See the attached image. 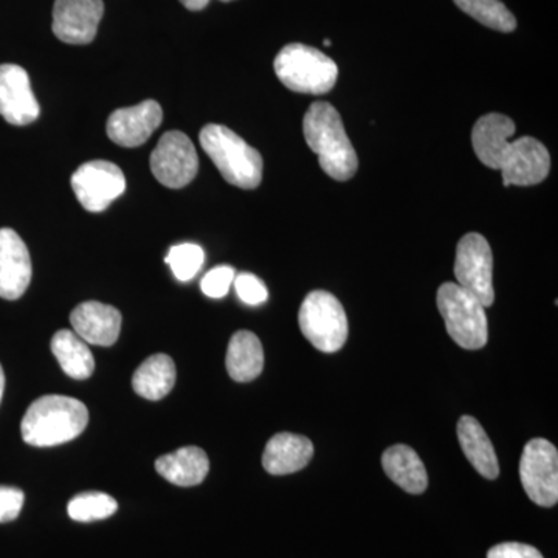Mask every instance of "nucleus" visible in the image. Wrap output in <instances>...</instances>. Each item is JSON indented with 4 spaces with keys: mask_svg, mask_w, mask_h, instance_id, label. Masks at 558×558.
<instances>
[{
    "mask_svg": "<svg viewBox=\"0 0 558 558\" xmlns=\"http://www.w3.org/2000/svg\"><path fill=\"white\" fill-rule=\"evenodd\" d=\"M304 138L318 156L322 170L339 182L354 178L357 153L349 140L339 110L325 101L312 102L303 119Z\"/></svg>",
    "mask_w": 558,
    "mask_h": 558,
    "instance_id": "1",
    "label": "nucleus"
},
{
    "mask_svg": "<svg viewBox=\"0 0 558 558\" xmlns=\"http://www.w3.org/2000/svg\"><path fill=\"white\" fill-rule=\"evenodd\" d=\"M89 413L80 400L68 396H44L28 407L22 418V439L33 447H54L78 438Z\"/></svg>",
    "mask_w": 558,
    "mask_h": 558,
    "instance_id": "2",
    "label": "nucleus"
},
{
    "mask_svg": "<svg viewBox=\"0 0 558 558\" xmlns=\"http://www.w3.org/2000/svg\"><path fill=\"white\" fill-rule=\"evenodd\" d=\"M199 140L202 148L230 185L242 190L258 189L263 180V157L236 132L222 124H207L201 131Z\"/></svg>",
    "mask_w": 558,
    "mask_h": 558,
    "instance_id": "3",
    "label": "nucleus"
},
{
    "mask_svg": "<svg viewBox=\"0 0 558 558\" xmlns=\"http://www.w3.org/2000/svg\"><path fill=\"white\" fill-rule=\"evenodd\" d=\"M278 80L296 94L325 95L333 89L339 68L328 54L304 44H289L274 62Z\"/></svg>",
    "mask_w": 558,
    "mask_h": 558,
    "instance_id": "4",
    "label": "nucleus"
},
{
    "mask_svg": "<svg viewBox=\"0 0 558 558\" xmlns=\"http://www.w3.org/2000/svg\"><path fill=\"white\" fill-rule=\"evenodd\" d=\"M438 310L454 343L470 351L486 347V307L473 293L457 282H446L438 290Z\"/></svg>",
    "mask_w": 558,
    "mask_h": 558,
    "instance_id": "5",
    "label": "nucleus"
},
{
    "mask_svg": "<svg viewBox=\"0 0 558 558\" xmlns=\"http://www.w3.org/2000/svg\"><path fill=\"white\" fill-rule=\"evenodd\" d=\"M300 329L318 351H340L348 340L347 312L332 293L314 290L301 304Z\"/></svg>",
    "mask_w": 558,
    "mask_h": 558,
    "instance_id": "6",
    "label": "nucleus"
},
{
    "mask_svg": "<svg viewBox=\"0 0 558 558\" xmlns=\"http://www.w3.org/2000/svg\"><path fill=\"white\" fill-rule=\"evenodd\" d=\"M492 170L501 171L502 183L509 186L538 185L548 178L550 156L546 146L534 137L506 142L495 157Z\"/></svg>",
    "mask_w": 558,
    "mask_h": 558,
    "instance_id": "7",
    "label": "nucleus"
},
{
    "mask_svg": "<svg viewBox=\"0 0 558 558\" xmlns=\"http://www.w3.org/2000/svg\"><path fill=\"white\" fill-rule=\"evenodd\" d=\"M520 478L527 497L553 508L558 501V451L549 440H529L520 461Z\"/></svg>",
    "mask_w": 558,
    "mask_h": 558,
    "instance_id": "8",
    "label": "nucleus"
},
{
    "mask_svg": "<svg viewBox=\"0 0 558 558\" xmlns=\"http://www.w3.org/2000/svg\"><path fill=\"white\" fill-rule=\"evenodd\" d=\"M494 255L486 238L480 233H469L459 241L454 277L458 284L476 296L484 307H490L495 301Z\"/></svg>",
    "mask_w": 558,
    "mask_h": 558,
    "instance_id": "9",
    "label": "nucleus"
},
{
    "mask_svg": "<svg viewBox=\"0 0 558 558\" xmlns=\"http://www.w3.org/2000/svg\"><path fill=\"white\" fill-rule=\"evenodd\" d=\"M150 171L167 189L179 190L190 185L199 171V157L189 135L167 132L150 154Z\"/></svg>",
    "mask_w": 558,
    "mask_h": 558,
    "instance_id": "10",
    "label": "nucleus"
},
{
    "mask_svg": "<svg viewBox=\"0 0 558 558\" xmlns=\"http://www.w3.org/2000/svg\"><path fill=\"white\" fill-rule=\"evenodd\" d=\"M70 183L76 199L90 213L105 211L126 190L123 171L116 163L106 160L81 165L73 172Z\"/></svg>",
    "mask_w": 558,
    "mask_h": 558,
    "instance_id": "11",
    "label": "nucleus"
},
{
    "mask_svg": "<svg viewBox=\"0 0 558 558\" xmlns=\"http://www.w3.org/2000/svg\"><path fill=\"white\" fill-rule=\"evenodd\" d=\"M102 14V0H57L51 31L62 43L86 46L97 36Z\"/></svg>",
    "mask_w": 558,
    "mask_h": 558,
    "instance_id": "12",
    "label": "nucleus"
},
{
    "mask_svg": "<svg viewBox=\"0 0 558 558\" xmlns=\"http://www.w3.org/2000/svg\"><path fill=\"white\" fill-rule=\"evenodd\" d=\"M39 112L28 73L21 65H0V116L14 126H27Z\"/></svg>",
    "mask_w": 558,
    "mask_h": 558,
    "instance_id": "13",
    "label": "nucleus"
},
{
    "mask_svg": "<svg viewBox=\"0 0 558 558\" xmlns=\"http://www.w3.org/2000/svg\"><path fill=\"white\" fill-rule=\"evenodd\" d=\"M163 110L154 100L140 102L132 108L117 109L108 120L109 138L123 148H137L148 142L153 132L160 126Z\"/></svg>",
    "mask_w": 558,
    "mask_h": 558,
    "instance_id": "14",
    "label": "nucleus"
},
{
    "mask_svg": "<svg viewBox=\"0 0 558 558\" xmlns=\"http://www.w3.org/2000/svg\"><path fill=\"white\" fill-rule=\"evenodd\" d=\"M31 281L32 259L27 245L16 231L0 230V299H21Z\"/></svg>",
    "mask_w": 558,
    "mask_h": 558,
    "instance_id": "15",
    "label": "nucleus"
},
{
    "mask_svg": "<svg viewBox=\"0 0 558 558\" xmlns=\"http://www.w3.org/2000/svg\"><path fill=\"white\" fill-rule=\"evenodd\" d=\"M76 336L95 347H112L119 340L121 314L116 307L98 301L80 304L70 314Z\"/></svg>",
    "mask_w": 558,
    "mask_h": 558,
    "instance_id": "16",
    "label": "nucleus"
},
{
    "mask_svg": "<svg viewBox=\"0 0 558 558\" xmlns=\"http://www.w3.org/2000/svg\"><path fill=\"white\" fill-rule=\"evenodd\" d=\"M314 458V444L304 436L278 433L267 442L263 465L270 475H290L300 472Z\"/></svg>",
    "mask_w": 558,
    "mask_h": 558,
    "instance_id": "17",
    "label": "nucleus"
},
{
    "mask_svg": "<svg viewBox=\"0 0 558 558\" xmlns=\"http://www.w3.org/2000/svg\"><path fill=\"white\" fill-rule=\"evenodd\" d=\"M156 470L175 486L193 487L207 478L209 461L199 447H182L157 459Z\"/></svg>",
    "mask_w": 558,
    "mask_h": 558,
    "instance_id": "18",
    "label": "nucleus"
},
{
    "mask_svg": "<svg viewBox=\"0 0 558 558\" xmlns=\"http://www.w3.org/2000/svg\"><path fill=\"white\" fill-rule=\"evenodd\" d=\"M457 429L459 444L470 464L484 478L497 480L499 475L497 453L483 425L475 417L462 416L459 418Z\"/></svg>",
    "mask_w": 558,
    "mask_h": 558,
    "instance_id": "19",
    "label": "nucleus"
},
{
    "mask_svg": "<svg viewBox=\"0 0 558 558\" xmlns=\"http://www.w3.org/2000/svg\"><path fill=\"white\" fill-rule=\"evenodd\" d=\"M381 468L387 473L388 478L409 494H424L428 486L427 470L424 462L421 461L416 451L409 446L389 447L381 457Z\"/></svg>",
    "mask_w": 558,
    "mask_h": 558,
    "instance_id": "20",
    "label": "nucleus"
},
{
    "mask_svg": "<svg viewBox=\"0 0 558 558\" xmlns=\"http://www.w3.org/2000/svg\"><path fill=\"white\" fill-rule=\"evenodd\" d=\"M226 365L234 381L245 384L259 377L264 368V349L258 337L248 330L234 333L227 351Z\"/></svg>",
    "mask_w": 558,
    "mask_h": 558,
    "instance_id": "21",
    "label": "nucleus"
},
{
    "mask_svg": "<svg viewBox=\"0 0 558 558\" xmlns=\"http://www.w3.org/2000/svg\"><path fill=\"white\" fill-rule=\"evenodd\" d=\"M175 384V365L170 355L156 354L146 359L132 377V387L140 398H167Z\"/></svg>",
    "mask_w": 558,
    "mask_h": 558,
    "instance_id": "22",
    "label": "nucleus"
},
{
    "mask_svg": "<svg viewBox=\"0 0 558 558\" xmlns=\"http://www.w3.org/2000/svg\"><path fill=\"white\" fill-rule=\"evenodd\" d=\"M51 352L62 371L75 380L89 379L95 369V360L86 341L72 330L62 329L51 339Z\"/></svg>",
    "mask_w": 558,
    "mask_h": 558,
    "instance_id": "23",
    "label": "nucleus"
},
{
    "mask_svg": "<svg viewBox=\"0 0 558 558\" xmlns=\"http://www.w3.org/2000/svg\"><path fill=\"white\" fill-rule=\"evenodd\" d=\"M465 14L492 31L510 33L517 28V20L501 0H454Z\"/></svg>",
    "mask_w": 558,
    "mask_h": 558,
    "instance_id": "24",
    "label": "nucleus"
},
{
    "mask_svg": "<svg viewBox=\"0 0 558 558\" xmlns=\"http://www.w3.org/2000/svg\"><path fill=\"white\" fill-rule=\"evenodd\" d=\"M117 509H119V505L116 499L108 494H101V492L76 495L68 506L70 519L80 521V523L109 519L117 512Z\"/></svg>",
    "mask_w": 558,
    "mask_h": 558,
    "instance_id": "25",
    "label": "nucleus"
},
{
    "mask_svg": "<svg viewBox=\"0 0 558 558\" xmlns=\"http://www.w3.org/2000/svg\"><path fill=\"white\" fill-rule=\"evenodd\" d=\"M165 263L171 267L179 281H191L199 274L205 263L204 248L196 244H179L170 248Z\"/></svg>",
    "mask_w": 558,
    "mask_h": 558,
    "instance_id": "26",
    "label": "nucleus"
},
{
    "mask_svg": "<svg viewBox=\"0 0 558 558\" xmlns=\"http://www.w3.org/2000/svg\"><path fill=\"white\" fill-rule=\"evenodd\" d=\"M234 281V269L230 266H219L209 270L201 282L202 292L209 299H223L230 292Z\"/></svg>",
    "mask_w": 558,
    "mask_h": 558,
    "instance_id": "27",
    "label": "nucleus"
},
{
    "mask_svg": "<svg viewBox=\"0 0 558 558\" xmlns=\"http://www.w3.org/2000/svg\"><path fill=\"white\" fill-rule=\"evenodd\" d=\"M233 284L242 303L248 306H259L269 299L266 284L255 275L241 274L240 277H234Z\"/></svg>",
    "mask_w": 558,
    "mask_h": 558,
    "instance_id": "28",
    "label": "nucleus"
},
{
    "mask_svg": "<svg viewBox=\"0 0 558 558\" xmlns=\"http://www.w3.org/2000/svg\"><path fill=\"white\" fill-rule=\"evenodd\" d=\"M24 492L20 488L0 486V523L16 520L24 506Z\"/></svg>",
    "mask_w": 558,
    "mask_h": 558,
    "instance_id": "29",
    "label": "nucleus"
},
{
    "mask_svg": "<svg viewBox=\"0 0 558 558\" xmlns=\"http://www.w3.org/2000/svg\"><path fill=\"white\" fill-rule=\"evenodd\" d=\"M487 558H543L534 546L523 543H501L487 553Z\"/></svg>",
    "mask_w": 558,
    "mask_h": 558,
    "instance_id": "30",
    "label": "nucleus"
},
{
    "mask_svg": "<svg viewBox=\"0 0 558 558\" xmlns=\"http://www.w3.org/2000/svg\"><path fill=\"white\" fill-rule=\"evenodd\" d=\"M180 2H182V5L185 7V9L191 11H201L208 5L209 0H180Z\"/></svg>",
    "mask_w": 558,
    "mask_h": 558,
    "instance_id": "31",
    "label": "nucleus"
},
{
    "mask_svg": "<svg viewBox=\"0 0 558 558\" xmlns=\"http://www.w3.org/2000/svg\"><path fill=\"white\" fill-rule=\"evenodd\" d=\"M3 389H5V374H3L2 366H0V402H2Z\"/></svg>",
    "mask_w": 558,
    "mask_h": 558,
    "instance_id": "32",
    "label": "nucleus"
},
{
    "mask_svg": "<svg viewBox=\"0 0 558 558\" xmlns=\"http://www.w3.org/2000/svg\"><path fill=\"white\" fill-rule=\"evenodd\" d=\"M325 46H332V40L330 39H325Z\"/></svg>",
    "mask_w": 558,
    "mask_h": 558,
    "instance_id": "33",
    "label": "nucleus"
},
{
    "mask_svg": "<svg viewBox=\"0 0 558 558\" xmlns=\"http://www.w3.org/2000/svg\"><path fill=\"white\" fill-rule=\"evenodd\" d=\"M220 2H233V0H220Z\"/></svg>",
    "mask_w": 558,
    "mask_h": 558,
    "instance_id": "34",
    "label": "nucleus"
}]
</instances>
